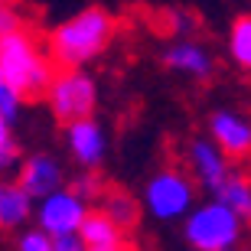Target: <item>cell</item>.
<instances>
[{"mask_svg": "<svg viewBox=\"0 0 251 251\" xmlns=\"http://www.w3.org/2000/svg\"><path fill=\"white\" fill-rule=\"evenodd\" d=\"M65 127V150L72 157L75 170H101L108 157V130L98 118H78L62 124Z\"/></svg>", "mask_w": 251, "mask_h": 251, "instance_id": "10", "label": "cell"}, {"mask_svg": "<svg viewBox=\"0 0 251 251\" xmlns=\"http://www.w3.org/2000/svg\"><path fill=\"white\" fill-rule=\"evenodd\" d=\"M13 248H20V251H52V235L46 228H39L36 222H29L26 228H20L13 235Z\"/></svg>", "mask_w": 251, "mask_h": 251, "instance_id": "20", "label": "cell"}, {"mask_svg": "<svg viewBox=\"0 0 251 251\" xmlns=\"http://www.w3.org/2000/svg\"><path fill=\"white\" fill-rule=\"evenodd\" d=\"M215 196H219L222 202H228L235 212L251 225V173L242 167V163L232 170V176L219 186V193H215Z\"/></svg>", "mask_w": 251, "mask_h": 251, "instance_id": "15", "label": "cell"}, {"mask_svg": "<svg viewBox=\"0 0 251 251\" xmlns=\"http://www.w3.org/2000/svg\"><path fill=\"white\" fill-rule=\"evenodd\" d=\"M69 186L82 196L85 202H92V205H98V202H101V196L108 193V183H104L101 170H78V173L69 179Z\"/></svg>", "mask_w": 251, "mask_h": 251, "instance_id": "18", "label": "cell"}, {"mask_svg": "<svg viewBox=\"0 0 251 251\" xmlns=\"http://www.w3.org/2000/svg\"><path fill=\"white\" fill-rule=\"evenodd\" d=\"M88 212H92V202H85L72 186H59V189H52V193L36 199L33 222L39 228H46L52 235V242H56L62 235H78V228H82Z\"/></svg>", "mask_w": 251, "mask_h": 251, "instance_id": "6", "label": "cell"}, {"mask_svg": "<svg viewBox=\"0 0 251 251\" xmlns=\"http://www.w3.org/2000/svg\"><path fill=\"white\" fill-rule=\"evenodd\" d=\"M26 7L20 0H0V36H7L13 29L26 26Z\"/></svg>", "mask_w": 251, "mask_h": 251, "instance_id": "22", "label": "cell"}, {"mask_svg": "<svg viewBox=\"0 0 251 251\" xmlns=\"http://www.w3.org/2000/svg\"><path fill=\"white\" fill-rule=\"evenodd\" d=\"M98 209H104V212L111 215V219L121 225V228H127L130 235L137 232L140 212H144V205H140L134 196H127L124 189H114V186H108V193H104L101 202H98Z\"/></svg>", "mask_w": 251, "mask_h": 251, "instance_id": "14", "label": "cell"}, {"mask_svg": "<svg viewBox=\"0 0 251 251\" xmlns=\"http://www.w3.org/2000/svg\"><path fill=\"white\" fill-rule=\"evenodd\" d=\"M225 49H228V59H232L235 69L251 75V10L248 13H238L228 26V36H225Z\"/></svg>", "mask_w": 251, "mask_h": 251, "instance_id": "16", "label": "cell"}, {"mask_svg": "<svg viewBox=\"0 0 251 251\" xmlns=\"http://www.w3.org/2000/svg\"><path fill=\"white\" fill-rule=\"evenodd\" d=\"M183 157H186L189 173H193V179L199 183V189H202L205 196L219 193V186H222L225 179L232 176V170L238 167V163H235V160L228 157L209 134H196V137H189Z\"/></svg>", "mask_w": 251, "mask_h": 251, "instance_id": "7", "label": "cell"}, {"mask_svg": "<svg viewBox=\"0 0 251 251\" xmlns=\"http://www.w3.org/2000/svg\"><path fill=\"white\" fill-rule=\"evenodd\" d=\"M118 33V20L104 7H85L46 33V46L59 69H88L101 59Z\"/></svg>", "mask_w": 251, "mask_h": 251, "instance_id": "1", "label": "cell"}, {"mask_svg": "<svg viewBox=\"0 0 251 251\" xmlns=\"http://www.w3.org/2000/svg\"><path fill=\"white\" fill-rule=\"evenodd\" d=\"M199 183L193 179L189 167H160L157 173H150L140 193V205L144 215H150L160 225H179L183 215L199 202Z\"/></svg>", "mask_w": 251, "mask_h": 251, "instance_id": "4", "label": "cell"}, {"mask_svg": "<svg viewBox=\"0 0 251 251\" xmlns=\"http://www.w3.org/2000/svg\"><path fill=\"white\" fill-rule=\"evenodd\" d=\"M248 232L251 225L219 196H205L179 222V238L196 251H235L248 242Z\"/></svg>", "mask_w": 251, "mask_h": 251, "instance_id": "3", "label": "cell"}, {"mask_svg": "<svg viewBox=\"0 0 251 251\" xmlns=\"http://www.w3.org/2000/svg\"><path fill=\"white\" fill-rule=\"evenodd\" d=\"M36 212V196L29 193L17 176H0V238H13L20 228H26Z\"/></svg>", "mask_w": 251, "mask_h": 251, "instance_id": "11", "label": "cell"}, {"mask_svg": "<svg viewBox=\"0 0 251 251\" xmlns=\"http://www.w3.org/2000/svg\"><path fill=\"white\" fill-rule=\"evenodd\" d=\"M26 101H29L26 95H23V92L17 88V85H13V82L7 78V75L0 72V111L7 114L10 121H20V114H23Z\"/></svg>", "mask_w": 251, "mask_h": 251, "instance_id": "19", "label": "cell"}, {"mask_svg": "<svg viewBox=\"0 0 251 251\" xmlns=\"http://www.w3.org/2000/svg\"><path fill=\"white\" fill-rule=\"evenodd\" d=\"M17 179L36 196V199L52 193V189H59V186H69L65 167L56 157H49V153H29V157H23L20 167H17Z\"/></svg>", "mask_w": 251, "mask_h": 251, "instance_id": "12", "label": "cell"}, {"mask_svg": "<svg viewBox=\"0 0 251 251\" xmlns=\"http://www.w3.org/2000/svg\"><path fill=\"white\" fill-rule=\"evenodd\" d=\"M52 251H85L82 245V235H62L52 242Z\"/></svg>", "mask_w": 251, "mask_h": 251, "instance_id": "23", "label": "cell"}, {"mask_svg": "<svg viewBox=\"0 0 251 251\" xmlns=\"http://www.w3.org/2000/svg\"><path fill=\"white\" fill-rule=\"evenodd\" d=\"M160 26H163L167 36H196L199 33V20L189 10H170V13H163Z\"/></svg>", "mask_w": 251, "mask_h": 251, "instance_id": "21", "label": "cell"}, {"mask_svg": "<svg viewBox=\"0 0 251 251\" xmlns=\"http://www.w3.org/2000/svg\"><path fill=\"white\" fill-rule=\"evenodd\" d=\"M205 134L235 160V163H251V114L238 108H215L205 118Z\"/></svg>", "mask_w": 251, "mask_h": 251, "instance_id": "9", "label": "cell"}, {"mask_svg": "<svg viewBox=\"0 0 251 251\" xmlns=\"http://www.w3.org/2000/svg\"><path fill=\"white\" fill-rule=\"evenodd\" d=\"M43 101L59 124L92 118L98 111V82L88 69H56Z\"/></svg>", "mask_w": 251, "mask_h": 251, "instance_id": "5", "label": "cell"}, {"mask_svg": "<svg viewBox=\"0 0 251 251\" xmlns=\"http://www.w3.org/2000/svg\"><path fill=\"white\" fill-rule=\"evenodd\" d=\"M56 69L59 65L46 46V36H39V29L29 23L0 36V72L26 98H43Z\"/></svg>", "mask_w": 251, "mask_h": 251, "instance_id": "2", "label": "cell"}, {"mask_svg": "<svg viewBox=\"0 0 251 251\" xmlns=\"http://www.w3.org/2000/svg\"><path fill=\"white\" fill-rule=\"evenodd\" d=\"M13 124L7 114L0 111V176L3 173H13L20 167V144H17V134H13Z\"/></svg>", "mask_w": 251, "mask_h": 251, "instance_id": "17", "label": "cell"}, {"mask_svg": "<svg viewBox=\"0 0 251 251\" xmlns=\"http://www.w3.org/2000/svg\"><path fill=\"white\" fill-rule=\"evenodd\" d=\"M78 235H82L85 251H124L130 245V232L121 228V225L114 222L104 209H98V205H92V212L85 215Z\"/></svg>", "mask_w": 251, "mask_h": 251, "instance_id": "13", "label": "cell"}, {"mask_svg": "<svg viewBox=\"0 0 251 251\" xmlns=\"http://www.w3.org/2000/svg\"><path fill=\"white\" fill-rule=\"evenodd\" d=\"M163 69L186 82H209L215 75V52L196 36H167L160 49Z\"/></svg>", "mask_w": 251, "mask_h": 251, "instance_id": "8", "label": "cell"}]
</instances>
